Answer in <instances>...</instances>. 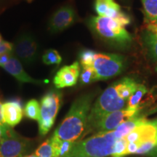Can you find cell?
Returning <instances> with one entry per match:
<instances>
[{
  "label": "cell",
  "mask_w": 157,
  "mask_h": 157,
  "mask_svg": "<svg viewBox=\"0 0 157 157\" xmlns=\"http://www.w3.org/2000/svg\"><path fill=\"white\" fill-rule=\"evenodd\" d=\"M118 95L124 101H128L137 87L136 82L131 78L125 77L114 84Z\"/></svg>",
  "instance_id": "cell-14"
},
{
  "label": "cell",
  "mask_w": 157,
  "mask_h": 157,
  "mask_svg": "<svg viewBox=\"0 0 157 157\" xmlns=\"http://www.w3.org/2000/svg\"><path fill=\"white\" fill-rule=\"evenodd\" d=\"M147 93V89L143 84H138L135 91L127 101V108L131 109H139V105L143 96Z\"/></svg>",
  "instance_id": "cell-16"
},
{
  "label": "cell",
  "mask_w": 157,
  "mask_h": 157,
  "mask_svg": "<svg viewBox=\"0 0 157 157\" xmlns=\"http://www.w3.org/2000/svg\"><path fill=\"white\" fill-rule=\"evenodd\" d=\"M116 21H117L118 23L120 24L121 26L124 27L125 25H128L130 23V17H129L128 15H127L126 13H124V12H121L120 13V15H119V17H117V19L115 20Z\"/></svg>",
  "instance_id": "cell-27"
},
{
  "label": "cell",
  "mask_w": 157,
  "mask_h": 157,
  "mask_svg": "<svg viewBox=\"0 0 157 157\" xmlns=\"http://www.w3.org/2000/svg\"><path fill=\"white\" fill-rule=\"evenodd\" d=\"M96 52L91 50H82L79 54V63L82 67L93 66Z\"/></svg>",
  "instance_id": "cell-22"
},
{
  "label": "cell",
  "mask_w": 157,
  "mask_h": 157,
  "mask_svg": "<svg viewBox=\"0 0 157 157\" xmlns=\"http://www.w3.org/2000/svg\"><path fill=\"white\" fill-rule=\"evenodd\" d=\"M156 71H157V66H156Z\"/></svg>",
  "instance_id": "cell-36"
},
{
  "label": "cell",
  "mask_w": 157,
  "mask_h": 157,
  "mask_svg": "<svg viewBox=\"0 0 157 157\" xmlns=\"http://www.w3.org/2000/svg\"><path fill=\"white\" fill-rule=\"evenodd\" d=\"M98 80H107L119 75L124 67L123 57L117 54L97 53L93 63Z\"/></svg>",
  "instance_id": "cell-6"
},
{
  "label": "cell",
  "mask_w": 157,
  "mask_h": 157,
  "mask_svg": "<svg viewBox=\"0 0 157 157\" xmlns=\"http://www.w3.org/2000/svg\"><path fill=\"white\" fill-rule=\"evenodd\" d=\"M89 25L94 33L107 42L119 46H127L132 41L128 31L115 20L107 17H92Z\"/></svg>",
  "instance_id": "cell-4"
},
{
  "label": "cell",
  "mask_w": 157,
  "mask_h": 157,
  "mask_svg": "<svg viewBox=\"0 0 157 157\" xmlns=\"http://www.w3.org/2000/svg\"></svg>",
  "instance_id": "cell-37"
},
{
  "label": "cell",
  "mask_w": 157,
  "mask_h": 157,
  "mask_svg": "<svg viewBox=\"0 0 157 157\" xmlns=\"http://www.w3.org/2000/svg\"><path fill=\"white\" fill-rule=\"evenodd\" d=\"M30 147L31 143L15 131L0 140V157H23Z\"/></svg>",
  "instance_id": "cell-8"
},
{
  "label": "cell",
  "mask_w": 157,
  "mask_h": 157,
  "mask_svg": "<svg viewBox=\"0 0 157 157\" xmlns=\"http://www.w3.org/2000/svg\"><path fill=\"white\" fill-rule=\"evenodd\" d=\"M2 116L4 123L13 127L22 120L23 110L22 104L17 100L7 101L2 105Z\"/></svg>",
  "instance_id": "cell-13"
},
{
  "label": "cell",
  "mask_w": 157,
  "mask_h": 157,
  "mask_svg": "<svg viewBox=\"0 0 157 157\" xmlns=\"http://www.w3.org/2000/svg\"><path fill=\"white\" fill-rule=\"evenodd\" d=\"M76 21V13L69 5L63 6L52 15L49 22L51 33H59L70 27Z\"/></svg>",
  "instance_id": "cell-10"
},
{
  "label": "cell",
  "mask_w": 157,
  "mask_h": 157,
  "mask_svg": "<svg viewBox=\"0 0 157 157\" xmlns=\"http://www.w3.org/2000/svg\"><path fill=\"white\" fill-rule=\"evenodd\" d=\"M117 140L113 130L96 132L74 143L69 151L63 157H106L112 155Z\"/></svg>",
  "instance_id": "cell-2"
},
{
  "label": "cell",
  "mask_w": 157,
  "mask_h": 157,
  "mask_svg": "<svg viewBox=\"0 0 157 157\" xmlns=\"http://www.w3.org/2000/svg\"><path fill=\"white\" fill-rule=\"evenodd\" d=\"M126 102L118 95L114 84L107 87L92 105L83 138L95 130L98 123L104 117L113 111L123 109Z\"/></svg>",
  "instance_id": "cell-3"
},
{
  "label": "cell",
  "mask_w": 157,
  "mask_h": 157,
  "mask_svg": "<svg viewBox=\"0 0 157 157\" xmlns=\"http://www.w3.org/2000/svg\"><path fill=\"white\" fill-rule=\"evenodd\" d=\"M127 144H128V143L127 142L124 138H121L117 140L115 143L112 157H124L126 156Z\"/></svg>",
  "instance_id": "cell-25"
},
{
  "label": "cell",
  "mask_w": 157,
  "mask_h": 157,
  "mask_svg": "<svg viewBox=\"0 0 157 157\" xmlns=\"http://www.w3.org/2000/svg\"><path fill=\"white\" fill-rule=\"evenodd\" d=\"M24 114L27 118L39 121L40 119V104L36 100L31 99L25 104Z\"/></svg>",
  "instance_id": "cell-17"
},
{
  "label": "cell",
  "mask_w": 157,
  "mask_h": 157,
  "mask_svg": "<svg viewBox=\"0 0 157 157\" xmlns=\"http://www.w3.org/2000/svg\"><path fill=\"white\" fill-rule=\"evenodd\" d=\"M4 41H5V40H4V39H3L2 36V35H1V34H0V46H1V45L3 44Z\"/></svg>",
  "instance_id": "cell-32"
},
{
  "label": "cell",
  "mask_w": 157,
  "mask_h": 157,
  "mask_svg": "<svg viewBox=\"0 0 157 157\" xmlns=\"http://www.w3.org/2000/svg\"><path fill=\"white\" fill-rule=\"evenodd\" d=\"M15 132L14 129H13V127L7 125L5 123H0V140L6 137L11 134H13Z\"/></svg>",
  "instance_id": "cell-26"
},
{
  "label": "cell",
  "mask_w": 157,
  "mask_h": 157,
  "mask_svg": "<svg viewBox=\"0 0 157 157\" xmlns=\"http://www.w3.org/2000/svg\"><path fill=\"white\" fill-rule=\"evenodd\" d=\"M104 1H111V0H104Z\"/></svg>",
  "instance_id": "cell-35"
},
{
  "label": "cell",
  "mask_w": 157,
  "mask_h": 157,
  "mask_svg": "<svg viewBox=\"0 0 157 157\" xmlns=\"http://www.w3.org/2000/svg\"><path fill=\"white\" fill-rule=\"evenodd\" d=\"M80 73V63L75 61L71 65L65 66L60 68L54 76L53 83L57 89L73 87L77 82Z\"/></svg>",
  "instance_id": "cell-11"
},
{
  "label": "cell",
  "mask_w": 157,
  "mask_h": 157,
  "mask_svg": "<svg viewBox=\"0 0 157 157\" xmlns=\"http://www.w3.org/2000/svg\"><path fill=\"white\" fill-rule=\"evenodd\" d=\"M26 1H28V2H31V1H32V0H26Z\"/></svg>",
  "instance_id": "cell-34"
},
{
  "label": "cell",
  "mask_w": 157,
  "mask_h": 157,
  "mask_svg": "<svg viewBox=\"0 0 157 157\" xmlns=\"http://www.w3.org/2000/svg\"><path fill=\"white\" fill-rule=\"evenodd\" d=\"M42 61L46 65H59L62 62V57L56 50L50 49L43 54Z\"/></svg>",
  "instance_id": "cell-21"
},
{
  "label": "cell",
  "mask_w": 157,
  "mask_h": 157,
  "mask_svg": "<svg viewBox=\"0 0 157 157\" xmlns=\"http://www.w3.org/2000/svg\"><path fill=\"white\" fill-rule=\"evenodd\" d=\"M147 156L149 157H157V143L156 146L154 147V148L147 154Z\"/></svg>",
  "instance_id": "cell-30"
},
{
  "label": "cell",
  "mask_w": 157,
  "mask_h": 157,
  "mask_svg": "<svg viewBox=\"0 0 157 157\" xmlns=\"http://www.w3.org/2000/svg\"><path fill=\"white\" fill-rule=\"evenodd\" d=\"M143 40L149 56L157 61V37L146 31L144 34Z\"/></svg>",
  "instance_id": "cell-18"
},
{
  "label": "cell",
  "mask_w": 157,
  "mask_h": 157,
  "mask_svg": "<svg viewBox=\"0 0 157 157\" xmlns=\"http://www.w3.org/2000/svg\"><path fill=\"white\" fill-rule=\"evenodd\" d=\"M63 95L59 90H52L43 96L40 101V119L39 123V135L44 136L54 125L62 104Z\"/></svg>",
  "instance_id": "cell-5"
},
{
  "label": "cell",
  "mask_w": 157,
  "mask_h": 157,
  "mask_svg": "<svg viewBox=\"0 0 157 157\" xmlns=\"http://www.w3.org/2000/svg\"><path fill=\"white\" fill-rule=\"evenodd\" d=\"M113 0L111 1H104V0H96L95 4V9L98 16L105 17L108 11L111 8L113 2Z\"/></svg>",
  "instance_id": "cell-24"
},
{
  "label": "cell",
  "mask_w": 157,
  "mask_h": 157,
  "mask_svg": "<svg viewBox=\"0 0 157 157\" xmlns=\"http://www.w3.org/2000/svg\"><path fill=\"white\" fill-rule=\"evenodd\" d=\"M13 54V52L0 55V67H2L3 66H5L9 61L10 58V57Z\"/></svg>",
  "instance_id": "cell-29"
},
{
  "label": "cell",
  "mask_w": 157,
  "mask_h": 157,
  "mask_svg": "<svg viewBox=\"0 0 157 157\" xmlns=\"http://www.w3.org/2000/svg\"><path fill=\"white\" fill-rule=\"evenodd\" d=\"M13 54L26 66L33 64L39 56L38 43L31 34H22L13 44Z\"/></svg>",
  "instance_id": "cell-7"
},
{
  "label": "cell",
  "mask_w": 157,
  "mask_h": 157,
  "mask_svg": "<svg viewBox=\"0 0 157 157\" xmlns=\"http://www.w3.org/2000/svg\"><path fill=\"white\" fill-rule=\"evenodd\" d=\"M95 95V93L91 92L76 98L66 117L55 130L52 135L54 138L71 143L83 138L87 118Z\"/></svg>",
  "instance_id": "cell-1"
},
{
  "label": "cell",
  "mask_w": 157,
  "mask_h": 157,
  "mask_svg": "<svg viewBox=\"0 0 157 157\" xmlns=\"http://www.w3.org/2000/svg\"><path fill=\"white\" fill-rule=\"evenodd\" d=\"M140 108L131 109L129 108L113 111L104 117L98 123L95 132H109L117 129L121 124L139 116Z\"/></svg>",
  "instance_id": "cell-9"
},
{
  "label": "cell",
  "mask_w": 157,
  "mask_h": 157,
  "mask_svg": "<svg viewBox=\"0 0 157 157\" xmlns=\"http://www.w3.org/2000/svg\"><path fill=\"white\" fill-rule=\"evenodd\" d=\"M23 157H38L37 156V155L36 154V153H34V154L29 155V156H23Z\"/></svg>",
  "instance_id": "cell-33"
},
{
  "label": "cell",
  "mask_w": 157,
  "mask_h": 157,
  "mask_svg": "<svg viewBox=\"0 0 157 157\" xmlns=\"http://www.w3.org/2000/svg\"><path fill=\"white\" fill-rule=\"evenodd\" d=\"M2 68L13 77L16 78L17 81L22 82V83L43 84L48 82V80L36 79V78H32L31 76H29L23 68L21 62L14 56V54L12 55L9 61Z\"/></svg>",
  "instance_id": "cell-12"
},
{
  "label": "cell",
  "mask_w": 157,
  "mask_h": 157,
  "mask_svg": "<svg viewBox=\"0 0 157 157\" xmlns=\"http://www.w3.org/2000/svg\"><path fill=\"white\" fill-rule=\"evenodd\" d=\"M35 153L38 157H53V150L50 138L43 143Z\"/></svg>",
  "instance_id": "cell-23"
},
{
  "label": "cell",
  "mask_w": 157,
  "mask_h": 157,
  "mask_svg": "<svg viewBox=\"0 0 157 157\" xmlns=\"http://www.w3.org/2000/svg\"><path fill=\"white\" fill-rule=\"evenodd\" d=\"M98 81L96 72L93 66L82 67V72L80 73V82L82 84H89L94 82Z\"/></svg>",
  "instance_id": "cell-20"
},
{
  "label": "cell",
  "mask_w": 157,
  "mask_h": 157,
  "mask_svg": "<svg viewBox=\"0 0 157 157\" xmlns=\"http://www.w3.org/2000/svg\"><path fill=\"white\" fill-rule=\"evenodd\" d=\"M146 21H157V0H141Z\"/></svg>",
  "instance_id": "cell-19"
},
{
  "label": "cell",
  "mask_w": 157,
  "mask_h": 157,
  "mask_svg": "<svg viewBox=\"0 0 157 157\" xmlns=\"http://www.w3.org/2000/svg\"><path fill=\"white\" fill-rule=\"evenodd\" d=\"M146 28L148 30L147 31L157 37V21H147Z\"/></svg>",
  "instance_id": "cell-28"
},
{
  "label": "cell",
  "mask_w": 157,
  "mask_h": 157,
  "mask_svg": "<svg viewBox=\"0 0 157 157\" xmlns=\"http://www.w3.org/2000/svg\"><path fill=\"white\" fill-rule=\"evenodd\" d=\"M2 103L0 101V123H2Z\"/></svg>",
  "instance_id": "cell-31"
},
{
  "label": "cell",
  "mask_w": 157,
  "mask_h": 157,
  "mask_svg": "<svg viewBox=\"0 0 157 157\" xmlns=\"http://www.w3.org/2000/svg\"><path fill=\"white\" fill-rule=\"evenodd\" d=\"M146 121L147 120L145 118L140 117L139 116H137V117L132 118L128 121H124L113 130L116 138L117 140L123 138L124 137L128 135L129 132H132L133 129H135L137 126L146 122Z\"/></svg>",
  "instance_id": "cell-15"
}]
</instances>
